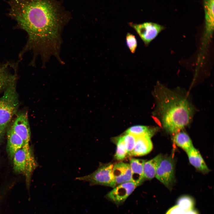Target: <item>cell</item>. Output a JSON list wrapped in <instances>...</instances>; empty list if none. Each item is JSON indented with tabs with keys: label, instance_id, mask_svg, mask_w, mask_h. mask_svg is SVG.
I'll use <instances>...</instances> for the list:
<instances>
[{
	"label": "cell",
	"instance_id": "1",
	"mask_svg": "<svg viewBox=\"0 0 214 214\" xmlns=\"http://www.w3.org/2000/svg\"><path fill=\"white\" fill-rule=\"evenodd\" d=\"M8 15L28 35L21 53L31 51L43 65L52 56L59 62L62 34L67 19L52 0H8Z\"/></svg>",
	"mask_w": 214,
	"mask_h": 214
},
{
	"label": "cell",
	"instance_id": "2",
	"mask_svg": "<svg viewBox=\"0 0 214 214\" xmlns=\"http://www.w3.org/2000/svg\"><path fill=\"white\" fill-rule=\"evenodd\" d=\"M156 110L162 126L167 133L174 135L190 122L194 108L185 96L160 83L155 91Z\"/></svg>",
	"mask_w": 214,
	"mask_h": 214
},
{
	"label": "cell",
	"instance_id": "3",
	"mask_svg": "<svg viewBox=\"0 0 214 214\" xmlns=\"http://www.w3.org/2000/svg\"><path fill=\"white\" fill-rule=\"evenodd\" d=\"M15 81L6 88L0 97V139L2 138L12 118L17 111L18 100L16 91Z\"/></svg>",
	"mask_w": 214,
	"mask_h": 214
},
{
	"label": "cell",
	"instance_id": "4",
	"mask_svg": "<svg viewBox=\"0 0 214 214\" xmlns=\"http://www.w3.org/2000/svg\"><path fill=\"white\" fill-rule=\"evenodd\" d=\"M113 164H101L93 173L87 175L77 177L76 179L87 182L90 185H100L114 188L116 185L112 173Z\"/></svg>",
	"mask_w": 214,
	"mask_h": 214
},
{
	"label": "cell",
	"instance_id": "5",
	"mask_svg": "<svg viewBox=\"0 0 214 214\" xmlns=\"http://www.w3.org/2000/svg\"><path fill=\"white\" fill-rule=\"evenodd\" d=\"M12 158L15 171L17 172L25 173L29 179L38 166L30 147L23 146L15 152Z\"/></svg>",
	"mask_w": 214,
	"mask_h": 214
},
{
	"label": "cell",
	"instance_id": "6",
	"mask_svg": "<svg viewBox=\"0 0 214 214\" xmlns=\"http://www.w3.org/2000/svg\"><path fill=\"white\" fill-rule=\"evenodd\" d=\"M175 163L171 156L163 155L157 167L155 177L171 190L175 183Z\"/></svg>",
	"mask_w": 214,
	"mask_h": 214
},
{
	"label": "cell",
	"instance_id": "7",
	"mask_svg": "<svg viewBox=\"0 0 214 214\" xmlns=\"http://www.w3.org/2000/svg\"><path fill=\"white\" fill-rule=\"evenodd\" d=\"M128 24L135 30L147 46L164 29L163 26L151 22L138 24L130 22Z\"/></svg>",
	"mask_w": 214,
	"mask_h": 214
},
{
	"label": "cell",
	"instance_id": "8",
	"mask_svg": "<svg viewBox=\"0 0 214 214\" xmlns=\"http://www.w3.org/2000/svg\"><path fill=\"white\" fill-rule=\"evenodd\" d=\"M132 181L123 183L117 185L108 193L105 198L117 206L123 204L138 186Z\"/></svg>",
	"mask_w": 214,
	"mask_h": 214
},
{
	"label": "cell",
	"instance_id": "9",
	"mask_svg": "<svg viewBox=\"0 0 214 214\" xmlns=\"http://www.w3.org/2000/svg\"><path fill=\"white\" fill-rule=\"evenodd\" d=\"M11 128L23 140V146H30L31 132L27 114L22 113L18 114Z\"/></svg>",
	"mask_w": 214,
	"mask_h": 214
},
{
	"label": "cell",
	"instance_id": "10",
	"mask_svg": "<svg viewBox=\"0 0 214 214\" xmlns=\"http://www.w3.org/2000/svg\"><path fill=\"white\" fill-rule=\"evenodd\" d=\"M112 173L116 186L132 181L131 172L129 164L120 162L113 165Z\"/></svg>",
	"mask_w": 214,
	"mask_h": 214
},
{
	"label": "cell",
	"instance_id": "11",
	"mask_svg": "<svg viewBox=\"0 0 214 214\" xmlns=\"http://www.w3.org/2000/svg\"><path fill=\"white\" fill-rule=\"evenodd\" d=\"M151 138L146 135L136 137L135 147L130 155L141 156L150 152L153 148Z\"/></svg>",
	"mask_w": 214,
	"mask_h": 214
},
{
	"label": "cell",
	"instance_id": "12",
	"mask_svg": "<svg viewBox=\"0 0 214 214\" xmlns=\"http://www.w3.org/2000/svg\"><path fill=\"white\" fill-rule=\"evenodd\" d=\"M190 163L203 174H207L210 169L199 151L193 146L186 152Z\"/></svg>",
	"mask_w": 214,
	"mask_h": 214
},
{
	"label": "cell",
	"instance_id": "13",
	"mask_svg": "<svg viewBox=\"0 0 214 214\" xmlns=\"http://www.w3.org/2000/svg\"><path fill=\"white\" fill-rule=\"evenodd\" d=\"M146 161L144 160L134 158L130 160V165L131 172L132 181L139 185L144 180L143 166Z\"/></svg>",
	"mask_w": 214,
	"mask_h": 214
},
{
	"label": "cell",
	"instance_id": "14",
	"mask_svg": "<svg viewBox=\"0 0 214 214\" xmlns=\"http://www.w3.org/2000/svg\"><path fill=\"white\" fill-rule=\"evenodd\" d=\"M7 150L11 158H12L14 154L23 145V142L21 138L12 130L11 127L7 131Z\"/></svg>",
	"mask_w": 214,
	"mask_h": 214
},
{
	"label": "cell",
	"instance_id": "15",
	"mask_svg": "<svg viewBox=\"0 0 214 214\" xmlns=\"http://www.w3.org/2000/svg\"><path fill=\"white\" fill-rule=\"evenodd\" d=\"M163 155L159 154L151 160L145 162L143 166L144 180H151L155 177L158 165Z\"/></svg>",
	"mask_w": 214,
	"mask_h": 214
},
{
	"label": "cell",
	"instance_id": "16",
	"mask_svg": "<svg viewBox=\"0 0 214 214\" xmlns=\"http://www.w3.org/2000/svg\"><path fill=\"white\" fill-rule=\"evenodd\" d=\"M173 140L177 146L186 152L193 147L190 137L183 131L180 130L174 134Z\"/></svg>",
	"mask_w": 214,
	"mask_h": 214
},
{
	"label": "cell",
	"instance_id": "17",
	"mask_svg": "<svg viewBox=\"0 0 214 214\" xmlns=\"http://www.w3.org/2000/svg\"><path fill=\"white\" fill-rule=\"evenodd\" d=\"M158 130L157 128L150 127L147 126L136 125L129 128L125 133L133 135L136 136L146 135L152 137Z\"/></svg>",
	"mask_w": 214,
	"mask_h": 214
},
{
	"label": "cell",
	"instance_id": "18",
	"mask_svg": "<svg viewBox=\"0 0 214 214\" xmlns=\"http://www.w3.org/2000/svg\"><path fill=\"white\" fill-rule=\"evenodd\" d=\"M204 7L206 27L211 30L214 23V0H204Z\"/></svg>",
	"mask_w": 214,
	"mask_h": 214
},
{
	"label": "cell",
	"instance_id": "19",
	"mask_svg": "<svg viewBox=\"0 0 214 214\" xmlns=\"http://www.w3.org/2000/svg\"><path fill=\"white\" fill-rule=\"evenodd\" d=\"M177 205L184 211L194 208L195 205L194 199L188 195H183L179 197L177 202Z\"/></svg>",
	"mask_w": 214,
	"mask_h": 214
},
{
	"label": "cell",
	"instance_id": "20",
	"mask_svg": "<svg viewBox=\"0 0 214 214\" xmlns=\"http://www.w3.org/2000/svg\"><path fill=\"white\" fill-rule=\"evenodd\" d=\"M117 145L115 155V158L118 160L124 159L127 155V152L122 136L117 138L116 139Z\"/></svg>",
	"mask_w": 214,
	"mask_h": 214
},
{
	"label": "cell",
	"instance_id": "21",
	"mask_svg": "<svg viewBox=\"0 0 214 214\" xmlns=\"http://www.w3.org/2000/svg\"><path fill=\"white\" fill-rule=\"evenodd\" d=\"M122 137L127 151V155H130L135 147L136 137L128 133H125V135Z\"/></svg>",
	"mask_w": 214,
	"mask_h": 214
},
{
	"label": "cell",
	"instance_id": "22",
	"mask_svg": "<svg viewBox=\"0 0 214 214\" xmlns=\"http://www.w3.org/2000/svg\"><path fill=\"white\" fill-rule=\"evenodd\" d=\"M126 41L127 45L131 52L134 53L137 46V39L134 35L128 32L126 36Z\"/></svg>",
	"mask_w": 214,
	"mask_h": 214
},
{
	"label": "cell",
	"instance_id": "23",
	"mask_svg": "<svg viewBox=\"0 0 214 214\" xmlns=\"http://www.w3.org/2000/svg\"><path fill=\"white\" fill-rule=\"evenodd\" d=\"M184 211L177 205H175L169 208L165 214H184Z\"/></svg>",
	"mask_w": 214,
	"mask_h": 214
},
{
	"label": "cell",
	"instance_id": "24",
	"mask_svg": "<svg viewBox=\"0 0 214 214\" xmlns=\"http://www.w3.org/2000/svg\"><path fill=\"white\" fill-rule=\"evenodd\" d=\"M184 214H199V213L197 210L193 208L184 211Z\"/></svg>",
	"mask_w": 214,
	"mask_h": 214
}]
</instances>
